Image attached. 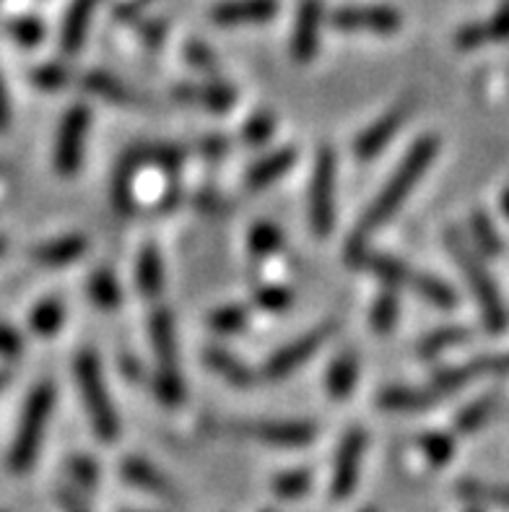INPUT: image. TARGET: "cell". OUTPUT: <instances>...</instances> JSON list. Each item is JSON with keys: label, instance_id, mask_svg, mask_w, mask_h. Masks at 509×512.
<instances>
[{"label": "cell", "instance_id": "obj_52", "mask_svg": "<svg viewBox=\"0 0 509 512\" xmlns=\"http://www.w3.org/2000/svg\"><path fill=\"white\" fill-rule=\"evenodd\" d=\"M473 512H478V510H473Z\"/></svg>", "mask_w": 509, "mask_h": 512}, {"label": "cell", "instance_id": "obj_1", "mask_svg": "<svg viewBox=\"0 0 509 512\" xmlns=\"http://www.w3.org/2000/svg\"><path fill=\"white\" fill-rule=\"evenodd\" d=\"M437 149H439L437 136H424L413 143V149L408 151L406 159L400 162V167L395 169L393 177H390V182H387L385 188H382V193L374 198V203L369 206L367 214H364L359 234H356V237H361V240H364L369 232L380 229L382 224H385V221L390 219L395 211H398L400 203L406 201L408 193L413 190V185H416V182H419V177L426 172V167L434 162Z\"/></svg>", "mask_w": 509, "mask_h": 512}, {"label": "cell", "instance_id": "obj_24", "mask_svg": "<svg viewBox=\"0 0 509 512\" xmlns=\"http://www.w3.org/2000/svg\"><path fill=\"white\" fill-rule=\"evenodd\" d=\"M84 84L89 91L99 94V97L107 99V102L120 104V107H141V104H146L138 97L136 91H130L120 78L107 76V73H89Z\"/></svg>", "mask_w": 509, "mask_h": 512}, {"label": "cell", "instance_id": "obj_3", "mask_svg": "<svg viewBox=\"0 0 509 512\" xmlns=\"http://www.w3.org/2000/svg\"><path fill=\"white\" fill-rule=\"evenodd\" d=\"M52 403H55V388L50 383L37 385L32 390V396L26 398L19 432H16V440H13L11 455H8V463H11L16 474L26 471L34 463V458H37L39 442H42V435H45V424L52 414Z\"/></svg>", "mask_w": 509, "mask_h": 512}, {"label": "cell", "instance_id": "obj_5", "mask_svg": "<svg viewBox=\"0 0 509 512\" xmlns=\"http://www.w3.org/2000/svg\"><path fill=\"white\" fill-rule=\"evenodd\" d=\"M76 380L78 388H81V398L86 403V411H89L91 427H94L97 437L104 442H115L117 435H120V424H117L115 406H112L110 396H107V388H104L99 362L91 351L78 354Z\"/></svg>", "mask_w": 509, "mask_h": 512}, {"label": "cell", "instance_id": "obj_33", "mask_svg": "<svg viewBox=\"0 0 509 512\" xmlns=\"http://www.w3.org/2000/svg\"><path fill=\"white\" fill-rule=\"evenodd\" d=\"M494 406H497V396H484V398H478V401H473L471 406H465V411H460L458 422H455L458 432H463V435L476 432V429L489 419Z\"/></svg>", "mask_w": 509, "mask_h": 512}, {"label": "cell", "instance_id": "obj_21", "mask_svg": "<svg viewBox=\"0 0 509 512\" xmlns=\"http://www.w3.org/2000/svg\"><path fill=\"white\" fill-rule=\"evenodd\" d=\"M123 476L125 481L146 489V492L159 494L164 500H177V489L164 479V474H159L151 463L141 461V458H128V461L123 463Z\"/></svg>", "mask_w": 509, "mask_h": 512}, {"label": "cell", "instance_id": "obj_36", "mask_svg": "<svg viewBox=\"0 0 509 512\" xmlns=\"http://www.w3.org/2000/svg\"><path fill=\"white\" fill-rule=\"evenodd\" d=\"M208 323H211L213 331L219 333H239L247 325V310L239 305H226L213 312Z\"/></svg>", "mask_w": 509, "mask_h": 512}, {"label": "cell", "instance_id": "obj_53", "mask_svg": "<svg viewBox=\"0 0 509 512\" xmlns=\"http://www.w3.org/2000/svg\"><path fill=\"white\" fill-rule=\"evenodd\" d=\"M268 512H271V510H268Z\"/></svg>", "mask_w": 509, "mask_h": 512}, {"label": "cell", "instance_id": "obj_47", "mask_svg": "<svg viewBox=\"0 0 509 512\" xmlns=\"http://www.w3.org/2000/svg\"><path fill=\"white\" fill-rule=\"evenodd\" d=\"M11 123V102H8V91L0 81V130H6Z\"/></svg>", "mask_w": 509, "mask_h": 512}, {"label": "cell", "instance_id": "obj_27", "mask_svg": "<svg viewBox=\"0 0 509 512\" xmlns=\"http://www.w3.org/2000/svg\"><path fill=\"white\" fill-rule=\"evenodd\" d=\"M138 289H141L146 297H156L162 292L164 284V268L162 258H159V250L154 245H146L138 255V271H136Z\"/></svg>", "mask_w": 509, "mask_h": 512}, {"label": "cell", "instance_id": "obj_9", "mask_svg": "<svg viewBox=\"0 0 509 512\" xmlns=\"http://www.w3.org/2000/svg\"><path fill=\"white\" fill-rule=\"evenodd\" d=\"M224 429L234 437H247L265 445H284V448H299L315 440V424L310 422H239Z\"/></svg>", "mask_w": 509, "mask_h": 512}, {"label": "cell", "instance_id": "obj_7", "mask_svg": "<svg viewBox=\"0 0 509 512\" xmlns=\"http://www.w3.org/2000/svg\"><path fill=\"white\" fill-rule=\"evenodd\" d=\"M447 245H450L452 258L458 260V266L463 268L465 279L471 281V289L476 294L478 305H481V315H484V323L491 333H502L507 328L509 318L507 310H504V302L499 297L497 286H494V279L489 276L486 266L478 263L476 255L468 250V247L460 242V237L455 232L447 234Z\"/></svg>", "mask_w": 509, "mask_h": 512}, {"label": "cell", "instance_id": "obj_10", "mask_svg": "<svg viewBox=\"0 0 509 512\" xmlns=\"http://www.w3.org/2000/svg\"><path fill=\"white\" fill-rule=\"evenodd\" d=\"M89 120L91 115L84 104H76V107L65 112L63 125L58 130V143H55V169H58L60 175H73L81 167Z\"/></svg>", "mask_w": 509, "mask_h": 512}, {"label": "cell", "instance_id": "obj_4", "mask_svg": "<svg viewBox=\"0 0 509 512\" xmlns=\"http://www.w3.org/2000/svg\"><path fill=\"white\" fill-rule=\"evenodd\" d=\"M185 159V151L180 146H169V143H138L128 154L120 159L115 175H112V203H115L123 214H128L133 208V175L141 167H164V169H177Z\"/></svg>", "mask_w": 509, "mask_h": 512}, {"label": "cell", "instance_id": "obj_44", "mask_svg": "<svg viewBox=\"0 0 509 512\" xmlns=\"http://www.w3.org/2000/svg\"><path fill=\"white\" fill-rule=\"evenodd\" d=\"M65 71L63 68H58V65H47V68H39L37 73H34V84L42 86V89H60V86L65 84Z\"/></svg>", "mask_w": 509, "mask_h": 512}, {"label": "cell", "instance_id": "obj_28", "mask_svg": "<svg viewBox=\"0 0 509 512\" xmlns=\"http://www.w3.org/2000/svg\"><path fill=\"white\" fill-rule=\"evenodd\" d=\"M206 362H208V367L216 372V375L224 377L226 383L239 385V388H245V385H250L252 380H255L252 370H247L245 364L239 362L237 357H232V354L224 349H208Z\"/></svg>", "mask_w": 509, "mask_h": 512}, {"label": "cell", "instance_id": "obj_8", "mask_svg": "<svg viewBox=\"0 0 509 512\" xmlns=\"http://www.w3.org/2000/svg\"><path fill=\"white\" fill-rule=\"evenodd\" d=\"M333 195H336V154L325 146L317 151L310 188V224L317 237H328L333 229V219H336Z\"/></svg>", "mask_w": 509, "mask_h": 512}, {"label": "cell", "instance_id": "obj_34", "mask_svg": "<svg viewBox=\"0 0 509 512\" xmlns=\"http://www.w3.org/2000/svg\"><path fill=\"white\" fill-rule=\"evenodd\" d=\"M419 445H421V450H424L426 458H429L434 466H445V463H450L452 450H455V445H452V437L445 435V432H429V435L421 437Z\"/></svg>", "mask_w": 509, "mask_h": 512}, {"label": "cell", "instance_id": "obj_30", "mask_svg": "<svg viewBox=\"0 0 509 512\" xmlns=\"http://www.w3.org/2000/svg\"><path fill=\"white\" fill-rule=\"evenodd\" d=\"M89 297L102 310H115L120 305V286L107 268H99L89 279Z\"/></svg>", "mask_w": 509, "mask_h": 512}, {"label": "cell", "instance_id": "obj_50", "mask_svg": "<svg viewBox=\"0 0 509 512\" xmlns=\"http://www.w3.org/2000/svg\"><path fill=\"white\" fill-rule=\"evenodd\" d=\"M3 250H6V242L0 240V255H3Z\"/></svg>", "mask_w": 509, "mask_h": 512}, {"label": "cell", "instance_id": "obj_12", "mask_svg": "<svg viewBox=\"0 0 509 512\" xmlns=\"http://www.w3.org/2000/svg\"><path fill=\"white\" fill-rule=\"evenodd\" d=\"M330 333H333V325L330 323L317 325L315 331L304 333L302 338H297V341L286 344L284 349H278L276 354H273V357L265 362L263 375L268 377V380H281V377L291 375V372L297 370L299 364L307 362V359H310L312 354H315V351L320 349L325 341H328Z\"/></svg>", "mask_w": 509, "mask_h": 512}, {"label": "cell", "instance_id": "obj_31", "mask_svg": "<svg viewBox=\"0 0 509 512\" xmlns=\"http://www.w3.org/2000/svg\"><path fill=\"white\" fill-rule=\"evenodd\" d=\"M29 323H32V331L39 333V336H52V333H58L60 325H63V305H60L58 299H45V302H39L32 310Z\"/></svg>", "mask_w": 509, "mask_h": 512}, {"label": "cell", "instance_id": "obj_45", "mask_svg": "<svg viewBox=\"0 0 509 512\" xmlns=\"http://www.w3.org/2000/svg\"><path fill=\"white\" fill-rule=\"evenodd\" d=\"M21 338L19 333L8 328V325H0V354H19Z\"/></svg>", "mask_w": 509, "mask_h": 512}, {"label": "cell", "instance_id": "obj_42", "mask_svg": "<svg viewBox=\"0 0 509 512\" xmlns=\"http://www.w3.org/2000/svg\"><path fill=\"white\" fill-rule=\"evenodd\" d=\"M271 133H273L271 115H255L245 128V141L250 143V146H260V143H265L268 138H271Z\"/></svg>", "mask_w": 509, "mask_h": 512}, {"label": "cell", "instance_id": "obj_40", "mask_svg": "<svg viewBox=\"0 0 509 512\" xmlns=\"http://www.w3.org/2000/svg\"><path fill=\"white\" fill-rule=\"evenodd\" d=\"M255 302L268 312H284L294 302V294L284 289V286H263V289L255 292Z\"/></svg>", "mask_w": 509, "mask_h": 512}, {"label": "cell", "instance_id": "obj_48", "mask_svg": "<svg viewBox=\"0 0 509 512\" xmlns=\"http://www.w3.org/2000/svg\"><path fill=\"white\" fill-rule=\"evenodd\" d=\"M60 500H63L65 512H89V507H86L84 502L78 500V497L73 492H60Z\"/></svg>", "mask_w": 509, "mask_h": 512}, {"label": "cell", "instance_id": "obj_16", "mask_svg": "<svg viewBox=\"0 0 509 512\" xmlns=\"http://www.w3.org/2000/svg\"><path fill=\"white\" fill-rule=\"evenodd\" d=\"M278 11V0H226L211 11V21L219 26H245L271 21Z\"/></svg>", "mask_w": 509, "mask_h": 512}, {"label": "cell", "instance_id": "obj_23", "mask_svg": "<svg viewBox=\"0 0 509 512\" xmlns=\"http://www.w3.org/2000/svg\"><path fill=\"white\" fill-rule=\"evenodd\" d=\"M174 97L185 104H195V107H203V110L224 112L234 104V94L224 86H180L174 91Z\"/></svg>", "mask_w": 509, "mask_h": 512}, {"label": "cell", "instance_id": "obj_11", "mask_svg": "<svg viewBox=\"0 0 509 512\" xmlns=\"http://www.w3.org/2000/svg\"><path fill=\"white\" fill-rule=\"evenodd\" d=\"M364 450H367V432L354 427L343 437L341 448H338L333 481H330L333 500H346V497H351V492L356 487V479H359V466L361 458H364Z\"/></svg>", "mask_w": 509, "mask_h": 512}, {"label": "cell", "instance_id": "obj_38", "mask_svg": "<svg viewBox=\"0 0 509 512\" xmlns=\"http://www.w3.org/2000/svg\"><path fill=\"white\" fill-rule=\"evenodd\" d=\"M307 487H310V471H289V474L276 476V481H273V492L284 500L302 497Z\"/></svg>", "mask_w": 509, "mask_h": 512}, {"label": "cell", "instance_id": "obj_19", "mask_svg": "<svg viewBox=\"0 0 509 512\" xmlns=\"http://www.w3.org/2000/svg\"><path fill=\"white\" fill-rule=\"evenodd\" d=\"M504 39H509V0H504L489 24L465 26L455 42L463 50H473V47L489 45V42H504Z\"/></svg>", "mask_w": 509, "mask_h": 512}, {"label": "cell", "instance_id": "obj_43", "mask_svg": "<svg viewBox=\"0 0 509 512\" xmlns=\"http://www.w3.org/2000/svg\"><path fill=\"white\" fill-rule=\"evenodd\" d=\"M71 476L81 484V487L91 489L97 484V463L89 461V458H73Z\"/></svg>", "mask_w": 509, "mask_h": 512}, {"label": "cell", "instance_id": "obj_18", "mask_svg": "<svg viewBox=\"0 0 509 512\" xmlns=\"http://www.w3.org/2000/svg\"><path fill=\"white\" fill-rule=\"evenodd\" d=\"M97 3L99 0H73L71 3L68 13H65L63 34H60V47H63L65 55L81 50L86 32H89L91 16L97 11Z\"/></svg>", "mask_w": 509, "mask_h": 512}, {"label": "cell", "instance_id": "obj_29", "mask_svg": "<svg viewBox=\"0 0 509 512\" xmlns=\"http://www.w3.org/2000/svg\"><path fill=\"white\" fill-rule=\"evenodd\" d=\"M458 494L463 500L478 502V505H494V507H507L509 510V487L504 484H489V481H460Z\"/></svg>", "mask_w": 509, "mask_h": 512}, {"label": "cell", "instance_id": "obj_17", "mask_svg": "<svg viewBox=\"0 0 509 512\" xmlns=\"http://www.w3.org/2000/svg\"><path fill=\"white\" fill-rule=\"evenodd\" d=\"M408 112H411V104H406V107H398V110H393V112H387V115L380 117V120H377L372 128L364 130V133L356 138V156L367 162V159H374V156L380 154L387 143L393 141V136L398 133L400 125L406 123Z\"/></svg>", "mask_w": 509, "mask_h": 512}, {"label": "cell", "instance_id": "obj_6", "mask_svg": "<svg viewBox=\"0 0 509 512\" xmlns=\"http://www.w3.org/2000/svg\"><path fill=\"white\" fill-rule=\"evenodd\" d=\"M151 338L156 349V396L167 406H177L185 396L180 377V364H177V336H174V320L169 310H156L151 315Z\"/></svg>", "mask_w": 509, "mask_h": 512}, {"label": "cell", "instance_id": "obj_37", "mask_svg": "<svg viewBox=\"0 0 509 512\" xmlns=\"http://www.w3.org/2000/svg\"><path fill=\"white\" fill-rule=\"evenodd\" d=\"M395 320H398V299L393 292L382 294L372 307V328L377 333H390L393 331Z\"/></svg>", "mask_w": 509, "mask_h": 512}, {"label": "cell", "instance_id": "obj_20", "mask_svg": "<svg viewBox=\"0 0 509 512\" xmlns=\"http://www.w3.org/2000/svg\"><path fill=\"white\" fill-rule=\"evenodd\" d=\"M297 162V151L294 149H278L273 154H268L265 159L255 162L247 172L245 182L250 190H263L268 188L273 180H278L281 175H286Z\"/></svg>", "mask_w": 509, "mask_h": 512}, {"label": "cell", "instance_id": "obj_13", "mask_svg": "<svg viewBox=\"0 0 509 512\" xmlns=\"http://www.w3.org/2000/svg\"><path fill=\"white\" fill-rule=\"evenodd\" d=\"M333 26L343 32L390 34L400 26V16L387 6H348L333 13Z\"/></svg>", "mask_w": 509, "mask_h": 512}, {"label": "cell", "instance_id": "obj_2", "mask_svg": "<svg viewBox=\"0 0 509 512\" xmlns=\"http://www.w3.org/2000/svg\"><path fill=\"white\" fill-rule=\"evenodd\" d=\"M361 268H369L374 276H380L387 286H403V289H411L419 297H424L426 302H432L434 307H442V310H452L458 297L452 292L445 281L434 279L429 273H416L400 263L395 258H387V255H372L364 253L359 260Z\"/></svg>", "mask_w": 509, "mask_h": 512}, {"label": "cell", "instance_id": "obj_26", "mask_svg": "<svg viewBox=\"0 0 509 512\" xmlns=\"http://www.w3.org/2000/svg\"><path fill=\"white\" fill-rule=\"evenodd\" d=\"M356 377H359V362H356V354L346 351L336 362L330 364L328 370V390L330 396L336 401H343V398L351 396V390L356 385Z\"/></svg>", "mask_w": 509, "mask_h": 512}, {"label": "cell", "instance_id": "obj_39", "mask_svg": "<svg viewBox=\"0 0 509 512\" xmlns=\"http://www.w3.org/2000/svg\"><path fill=\"white\" fill-rule=\"evenodd\" d=\"M471 224H473V237H476V242L481 245V250H486L489 255L502 253V240H499L497 229H494V224L489 221V216L473 214Z\"/></svg>", "mask_w": 509, "mask_h": 512}, {"label": "cell", "instance_id": "obj_35", "mask_svg": "<svg viewBox=\"0 0 509 512\" xmlns=\"http://www.w3.org/2000/svg\"><path fill=\"white\" fill-rule=\"evenodd\" d=\"M468 336H471V333L465 331V328H439V331H434L432 336H426L424 341H421V357H434V354H439V351L447 349V346L465 341Z\"/></svg>", "mask_w": 509, "mask_h": 512}, {"label": "cell", "instance_id": "obj_25", "mask_svg": "<svg viewBox=\"0 0 509 512\" xmlns=\"http://www.w3.org/2000/svg\"><path fill=\"white\" fill-rule=\"evenodd\" d=\"M437 393L432 388L429 390H413V388H387L382 390L377 403L387 411H421L426 406H432L437 401Z\"/></svg>", "mask_w": 509, "mask_h": 512}, {"label": "cell", "instance_id": "obj_32", "mask_svg": "<svg viewBox=\"0 0 509 512\" xmlns=\"http://www.w3.org/2000/svg\"><path fill=\"white\" fill-rule=\"evenodd\" d=\"M281 245H284V234H281V229H278L276 224H271V221H258V224L250 229L252 255L263 258V255H271L276 253V250H281Z\"/></svg>", "mask_w": 509, "mask_h": 512}, {"label": "cell", "instance_id": "obj_15", "mask_svg": "<svg viewBox=\"0 0 509 512\" xmlns=\"http://www.w3.org/2000/svg\"><path fill=\"white\" fill-rule=\"evenodd\" d=\"M320 21H323V6L320 0H304L297 11V26L291 37V55L297 63H310L320 42Z\"/></svg>", "mask_w": 509, "mask_h": 512}, {"label": "cell", "instance_id": "obj_22", "mask_svg": "<svg viewBox=\"0 0 509 512\" xmlns=\"http://www.w3.org/2000/svg\"><path fill=\"white\" fill-rule=\"evenodd\" d=\"M86 250V240L84 237H63V240H55V242H45V245H39L34 250V260H37L39 266L45 268H60L65 263H73L76 258H81Z\"/></svg>", "mask_w": 509, "mask_h": 512}, {"label": "cell", "instance_id": "obj_41", "mask_svg": "<svg viewBox=\"0 0 509 512\" xmlns=\"http://www.w3.org/2000/svg\"><path fill=\"white\" fill-rule=\"evenodd\" d=\"M8 32H11L13 39H16V42H21V45L34 47L39 39H42L45 29H42V24H39L37 19H29V16H24V19L8 24Z\"/></svg>", "mask_w": 509, "mask_h": 512}, {"label": "cell", "instance_id": "obj_51", "mask_svg": "<svg viewBox=\"0 0 509 512\" xmlns=\"http://www.w3.org/2000/svg\"><path fill=\"white\" fill-rule=\"evenodd\" d=\"M361 512H374V510H369V507H367V510H361Z\"/></svg>", "mask_w": 509, "mask_h": 512}, {"label": "cell", "instance_id": "obj_46", "mask_svg": "<svg viewBox=\"0 0 509 512\" xmlns=\"http://www.w3.org/2000/svg\"><path fill=\"white\" fill-rule=\"evenodd\" d=\"M187 55H190V63L200 65V68H213L216 65L213 55L203 45H190L187 47Z\"/></svg>", "mask_w": 509, "mask_h": 512}, {"label": "cell", "instance_id": "obj_49", "mask_svg": "<svg viewBox=\"0 0 509 512\" xmlns=\"http://www.w3.org/2000/svg\"><path fill=\"white\" fill-rule=\"evenodd\" d=\"M502 208H504V214L509 216V190L502 195Z\"/></svg>", "mask_w": 509, "mask_h": 512}, {"label": "cell", "instance_id": "obj_14", "mask_svg": "<svg viewBox=\"0 0 509 512\" xmlns=\"http://www.w3.org/2000/svg\"><path fill=\"white\" fill-rule=\"evenodd\" d=\"M509 372V354H497V357H481L473 359L468 364H460V367H452V370H442L437 377H434L432 390L437 396H445V393H452L458 390L460 385L471 383L476 377L484 375H504Z\"/></svg>", "mask_w": 509, "mask_h": 512}]
</instances>
